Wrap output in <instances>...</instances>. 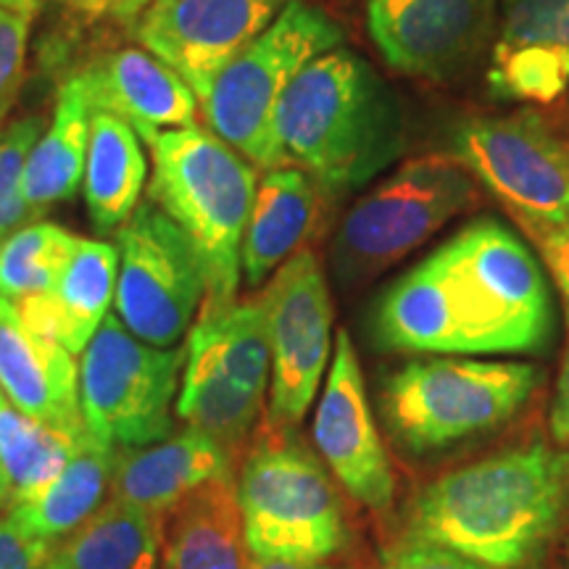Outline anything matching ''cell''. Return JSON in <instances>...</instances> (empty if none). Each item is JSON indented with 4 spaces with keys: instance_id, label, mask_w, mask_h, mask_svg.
<instances>
[{
    "instance_id": "cell-40",
    "label": "cell",
    "mask_w": 569,
    "mask_h": 569,
    "mask_svg": "<svg viewBox=\"0 0 569 569\" xmlns=\"http://www.w3.org/2000/svg\"><path fill=\"white\" fill-rule=\"evenodd\" d=\"M567 109H569V106H567Z\"/></svg>"
},
{
    "instance_id": "cell-10",
    "label": "cell",
    "mask_w": 569,
    "mask_h": 569,
    "mask_svg": "<svg viewBox=\"0 0 569 569\" xmlns=\"http://www.w3.org/2000/svg\"><path fill=\"white\" fill-rule=\"evenodd\" d=\"M448 153L522 232L569 224V148L536 111L469 117Z\"/></svg>"
},
{
    "instance_id": "cell-27",
    "label": "cell",
    "mask_w": 569,
    "mask_h": 569,
    "mask_svg": "<svg viewBox=\"0 0 569 569\" xmlns=\"http://www.w3.org/2000/svg\"><path fill=\"white\" fill-rule=\"evenodd\" d=\"M82 438H69L34 422L0 390V465L9 480L11 501L34 493L56 478Z\"/></svg>"
},
{
    "instance_id": "cell-33",
    "label": "cell",
    "mask_w": 569,
    "mask_h": 569,
    "mask_svg": "<svg viewBox=\"0 0 569 569\" xmlns=\"http://www.w3.org/2000/svg\"><path fill=\"white\" fill-rule=\"evenodd\" d=\"M51 543L21 532L9 517L0 515V569H42Z\"/></svg>"
},
{
    "instance_id": "cell-3",
    "label": "cell",
    "mask_w": 569,
    "mask_h": 569,
    "mask_svg": "<svg viewBox=\"0 0 569 569\" xmlns=\"http://www.w3.org/2000/svg\"><path fill=\"white\" fill-rule=\"evenodd\" d=\"M282 167L311 177L327 201H338L386 172L407 142L401 101L372 63L332 48L306 67L274 113Z\"/></svg>"
},
{
    "instance_id": "cell-2",
    "label": "cell",
    "mask_w": 569,
    "mask_h": 569,
    "mask_svg": "<svg viewBox=\"0 0 569 569\" xmlns=\"http://www.w3.org/2000/svg\"><path fill=\"white\" fill-rule=\"evenodd\" d=\"M569 457L532 443L440 475L409 509V538L427 540L488 569H522L561 528Z\"/></svg>"
},
{
    "instance_id": "cell-6",
    "label": "cell",
    "mask_w": 569,
    "mask_h": 569,
    "mask_svg": "<svg viewBox=\"0 0 569 569\" xmlns=\"http://www.w3.org/2000/svg\"><path fill=\"white\" fill-rule=\"evenodd\" d=\"M543 382L530 361L425 356L388 377L382 415L403 448L443 451L507 425Z\"/></svg>"
},
{
    "instance_id": "cell-20",
    "label": "cell",
    "mask_w": 569,
    "mask_h": 569,
    "mask_svg": "<svg viewBox=\"0 0 569 569\" xmlns=\"http://www.w3.org/2000/svg\"><path fill=\"white\" fill-rule=\"evenodd\" d=\"M119 251L106 240L80 238L51 290L13 306L30 330L80 356L109 317L117 296Z\"/></svg>"
},
{
    "instance_id": "cell-24",
    "label": "cell",
    "mask_w": 569,
    "mask_h": 569,
    "mask_svg": "<svg viewBox=\"0 0 569 569\" xmlns=\"http://www.w3.org/2000/svg\"><path fill=\"white\" fill-rule=\"evenodd\" d=\"M90 103L80 77L63 82L51 124L34 140L21 177V196L34 219L51 206L69 201L80 188L88 161Z\"/></svg>"
},
{
    "instance_id": "cell-16",
    "label": "cell",
    "mask_w": 569,
    "mask_h": 569,
    "mask_svg": "<svg viewBox=\"0 0 569 569\" xmlns=\"http://www.w3.org/2000/svg\"><path fill=\"white\" fill-rule=\"evenodd\" d=\"M490 88L519 103H557L569 90V0H501Z\"/></svg>"
},
{
    "instance_id": "cell-37",
    "label": "cell",
    "mask_w": 569,
    "mask_h": 569,
    "mask_svg": "<svg viewBox=\"0 0 569 569\" xmlns=\"http://www.w3.org/2000/svg\"><path fill=\"white\" fill-rule=\"evenodd\" d=\"M246 569H340V567H330L325 561L319 565H293V561H259V559H248Z\"/></svg>"
},
{
    "instance_id": "cell-23",
    "label": "cell",
    "mask_w": 569,
    "mask_h": 569,
    "mask_svg": "<svg viewBox=\"0 0 569 569\" xmlns=\"http://www.w3.org/2000/svg\"><path fill=\"white\" fill-rule=\"evenodd\" d=\"M117 459L119 448L84 432L61 472L34 493L11 501L3 515L30 538L59 543L103 507Z\"/></svg>"
},
{
    "instance_id": "cell-5",
    "label": "cell",
    "mask_w": 569,
    "mask_h": 569,
    "mask_svg": "<svg viewBox=\"0 0 569 569\" xmlns=\"http://www.w3.org/2000/svg\"><path fill=\"white\" fill-rule=\"evenodd\" d=\"M238 465L234 490L248 559L319 565L346 551L343 498L298 427L264 415Z\"/></svg>"
},
{
    "instance_id": "cell-7",
    "label": "cell",
    "mask_w": 569,
    "mask_h": 569,
    "mask_svg": "<svg viewBox=\"0 0 569 569\" xmlns=\"http://www.w3.org/2000/svg\"><path fill=\"white\" fill-rule=\"evenodd\" d=\"M343 27L309 0H290L243 53L219 71L201 101L209 130L253 167L280 169L274 113L296 77L319 56L340 48Z\"/></svg>"
},
{
    "instance_id": "cell-18",
    "label": "cell",
    "mask_w": 569,
    "mask_h": 569,
    "mask_svg": "<svg viewBox=\"0 0 569 569\" xmlns=\"http://www.w3.org/2000/svg\"><path fill=\"white\" fill-rule=\"evenodd\" d=\"M0 390L34 422L69 438L84 436L74 353L30 330L6 298H0Z\"/></svg>"
},
{
    "instance_id": "cell-36",
    "label": "cell",
    "mask_w": 569,
    "mask_h": 569,
    "mask_svg": "<svg viewBox=\"0 0 569 569\" xmlns=\"http://www.w3.org/2000/svg\"><path fill=\"white\" fill-rule=\"evenodd\" d=\"M56 3L69 6L71 11L88 13V17H103V13L109 11L111 0H56Z\"/></svg>"
},
{
    "instance_id": "cell-32",
    "label": "cell",
    "mask_w": 569,
    "mask_h": 569,
    "mask_svg": "<svg viewBox=\"0 0 569 569\" xmlns=\"http://www.w3.org/2000/svg\"><path fill=\"white\" fill-rule=\"evenodd\" d=\"M536 251L540 253L546 269H549L553 288L565 306V317L569 322V224L565 227H549V230H532L525 232Z\"/></svg>"
},
{
    "instance_id": "cell-25",
    "label": "cell",
    "mask_w": 569,
    "mask_h": 569,
    "mask_svg": "<svg viewBox=\"0 0 569 569\" xmlns=\"http://www.w3.org/2000/svg\"><path fill=\"white\" fill-rule=\"evenodd\" d=\"M140 142L138 132L113 113H90L82 193L98 232L119 230L138 209L148 180V161Z\"/></svg>"
},
{
    "instance_id": "cell-26",
    "label": "cell",
    "mask_w": 569,
    "mask_h": 569,
    "mask_svg": "<svg viewBox=\"0 0 569 569\" xmlns=\"http://www.w3.org/2000/svg\"><path fill=\"white\" fill-rule=\"evenodd\" d=\"M163 517L106 498L101 509L51 546L42 569H159Z\"/></svg>"
},
{
    "instance_id": "cell-22",
    "label": "cell",
    "mask_w": 569,
    "mask_h": 569,
    "mask_svg": "<svg viewBox=\"0 0 569 569\" xmlns=\"http://www.w3.org/2000/svg\"><path fill=\"white\" fill-rule=\"evenodd\" d=\"M234 475L206 482L163 517L159 569H246Z\"/></svg>"
},
{
    "instance_id": "cell-8",
    "label": "cell",
    "mask_w": 569,
    "mask_h": 569,
    "mask_svg": "<svg viewBox=\"0 0 569 569\" xmlns=\"http://www.w3.org/2000/svg\"><path fill=\"white\" fill-rule=\"evenodd\" d=\"M480 206V184L451 153L403 161L351 206L336 232L332 267L346 288L369 282Z\"/></svg>"
},
{
    "instance_id": "cell-15",
    "label": "cell",
    "mask_w": 569,
    "mask_h": 569,
    "mask_svg": "<svg viewBox=\"0 0 569 569\" xmlns=\"http://www.w3.org/2000/svg\"><path fill=\"white\" fill-rule=\"evenodd\" d=\"M498 0H369L367 30L398 74L446 80L486 46Z\"/></svg>"
},
{
    "instance_id": "cell-19",
    "label": "cell",
    "mask_w": 569,
    "mask_h": 569,
    "mask_svg": "<svg viewBox=\"0 0 569 569\" xmlns=\"http://www.w3.org/2000/svg\"><path fill=\"white\" fill-rule=\"evenodd\" d=\"M224 475H234L230 453L198 427L184 425L159 443L119 451L109 498L167 517L184 496Z\"/></svg>"
},
{
    "instance_id": "cell-21",
    "label": "cell",
    "mask_w": 569,
    "mask_h": 569,
    "mask_svg": "<svg viewBox=\"0 0 569 569\" xmlns=\"http://www.w3.org/2000/svg\"><path fill=\"white\" fill-rule=\"evenodd\" d=\"M319 213L322 193L301 169L280 167L261 177L240 248V277L248 288H261L290 256L303 251Z\"/></svg>"
},
{
    "instance_id": "cell-14",
    "label": "cell",
    "mask_w": 569,
    "mask_h": 569,
    "mask_svg": "<svg viewBox=\"0 0 569 569\" xmlns=\"http://www.w3.org/2000/svg\"><path fill=\"white\" fill-rule=\"evenodd\" d=\"M317 457L340 488L369 511H388L396 475L369 407L365 375L348 330H338L311 425Z\"/></svg>"
},
{
    "instance_id": "cell-31",
    "label": "cell",
    "mask_w": 569,
    "mask_h": 569,
    "mask_svg": "<svg viewBox=\"0 0 569 569\" xmlns=\"http://www.w3.org/2000/svg\"><path fill=\"white\" fill-rule=\"evenodd\" d=\"M382 569H488L461 553L427 543L419 538H407L401 546L386 553Z\"/></svg>"
},
{
    "instance_id": "cell-13",
    "label": "cell",
    "mask_w": 569,
    "mask_h": 569,
    "mask_svg": "<svg viewBox=\"0 0 569 569\" xmlns=\"http://www.w3.org/2000/svg\"><path fill=\"white\" fill-rule=\"evenodd\" d=\"M290 0H151L132 21L134 40L174 69L198 103L234 56L267 32Z\"/></svg>"
},
{
    "instance_id": "cell-35",
    "label": "cell",
    "mask_w": 569,
    "mask_h": 569,
    "mask_svg": "<svg viewBox=\"0 0 569 569\" xmlns=\"http://www.w3.org/2000/svg\"><path fill=\"white\" fill-rule=\"evenodd\" d=\"M148 3H151V0H111L106 17L122 21V24H132V21L140 17L142 9H146Z\"/></svg>"
},
{
    "instance_id": "cell-34",
    "label": "cell",
    "mask_w": 569,
    "mask_h": 569,
    "mask_svg": "<svg viewBox=\"0 0 569 569\" xmlns=\"http://www.w3.org/2000/svg\"><path fill=\"white\" fill-rule=\"evenodd\" d=\"M551 436L559 446H569V346L561 359L559 375H557V388H553V401H551Z\"/></svg>"
},
{
    "instance_id": "cell-39",
    "label": "cell",
    "mask_w": 569,
    "mask_h": 569,
    "mask_svg": "<svg viewBox=\"0 0 569 569\" xmlns=\"http://www.w3.org/2000/svg\"><path fill=\"white\" fill-rule=\"evenodd\" d=\"M0 3H3V6H17V9H27V11L38 13L40 0H0Z\"/></svg>"
},
{
    "instance_id": "cell-30",
    "label": "cell",
    "mask_w": 569,
    "mask_h": 569,
    "mask_svg": "<svg viewBox=\"0 0 569 569\" xmlns=\"http://www.w3.org/2000/svg\"><path fill=\"white\" fill-rule=\"evenodd\" d=\"M32 19L34 11L0 3V130L17 103L21 80H24Z\"/></svg>"
},
{
    "instance_id": "cell-11",
    "label": "cell",
    "mask_w": 569,
    "mask_h": 569,
    "mask_svg": "<svg viewBox=\"0 0 569 569\" xmlns=\"http://www.w3.org/2000/svg\"><path fill=\"white\" fill-rule=\"evenodd\" d=\"M117 317L134 338L174 348L188 338L206 298L203 269L188 234L146 201L117 230Z\"/></svg>"
},
{
    "instance_id": "cell-38",
    "label": "cell",
    "mask_w": 569,
    "mask_h": 569,
    "mask_svg": "<svg viewBox=\"0 0 569 569\" xmlns=\"http://www.w3.org/2000/svg\"><path fill=\"white\" fill-rule=\"evenodd\" d=\"M11 501V490H9V480H6V472H3V465H0V515H3L6 507H9Z\"/></svg>"
},
{
    "instance_id": "cell-4",
    "label": "cell",
    "mask_w": 569,
    "mask_h": 569,
    "mask_svg": "<svg viewBox=\"0 0 569 569\" xmlns=\"http://www.w3.org/2000/svg\"><path fill=\"white\" fill-rule=\"evenodd\" d=\"M259 172L222 138L201 127L161 132L151 142L148 201L188 234L203 269L201 315L238 301L240 248Z\"/></svg>"
},
{
    "instance_id": "cell-17",
    "label": "cell",
    "mask_w": 569,
    "mask_h": 569,
    "mask_svg": "<svg viewBox=\"0 0 569 569\" xmlns=\"http://www.w3.org/2000/svg\"><path fill=\"white\" fill-rule=\"evenodd\" d=\"M80 82L92 111H109L148 146L169 130L198 127V98L190 84L146 48H119L82 69Z\"/></svg>"
},
{
    "instance_id": "cell-28",
    "label": "cell",
    "mask_w": 569,
    "mask_h": 569,
    "mask_svg": "<svg viewBox=\"0 0 569 569\" xmlns=\"http://www.w3.org/2000/svg\"><path fill=\"white\" fill-rule=\"evenodd\" d=\"M77 243L80 234L53 222L38 219L21 227L0 246V298L17 306L48 293Z\"/></svg>"
},
{
    "instance_id": "cell-9",
    "label": "cell",
    "mask_w": 569,
    "mask_h": 569,
    "mask_svg": "<svg viewBox=\"0 0 569 569\" xmlns=\"http://www.w3.org/2000/svg\"><path fill=\"white\" fill-rule=\"evenodd\" d=\"M84 432L106 446L142 448L172 436L188 348H156L109 315L80 353Z\"/></svg>"
},
{
    "instance_id": "cell-29",
    "label": "cell",
    "mask_w": 569,
    "mask_h": 569,
    "mask_svg": "<svg viewBox=\"0 0 569 569\" xmlns=\"http://www.w3.org/2000/svg\"><path fill=\"white\" fill-rule=\"evenodd\" d=\"M42 127L40 117H24L0 130V246L21 227L38 222L21 196V177Z\"/></svg>"
},
{
    "instance_id": "cell-12",
    "label": "cell",
    "mask_w": 569,
    "mask_h": 569,
    "mask_svg": "<svg viewBox=\"0 0 569 569\" xmlns=\"http://www.w3.org/2000/svg\"><path fill=\"white\" fill-rule=\"evenodd\" d=\"M261 298L272 346L267 417L298 427L315 403L332 356V296L315 251L303 248L290 256Z\"/></svg>"
},
{
    "instance_id": "cell-1",
    "label": "cell",
    "mask_w": 569,
    "mask_h": 569,
    "mask_svg": "<svg viewBox=\"0 0 569 569\" xmlns=\"http://www.w3.org/2000/svg\"><path fill=\"white\" fill-rule=\"evenodd\" d=\"M549 284L525 240L478 217L398 277L372 311V338L411 356L538 353L551 340Z\"/></svg>"
}]
</instances>
